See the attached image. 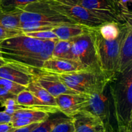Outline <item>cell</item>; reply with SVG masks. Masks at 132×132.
I'll list each match as a JSON object with an SVG mask.
<instances>
[{"label":"cell","instance_id":"26","mask_svg":"<svg viewBox=\"0 0 132 132\" xmlns=\"http://www.w3.org/2000/svg\"><path fill=\"white\" fill-rule=\"evenodd\" d=\"M24 35L29 36L30 38H37L41 40H56L57 39L55 34L51 31H37V32H23Z\"/></svg>","mask_w":132,"mask_h":132},{"label":"cell","instance_id":"3","mask_svg":"<svg viewBox=\"0 0 132 132\" xmlns=\"http://www.w3.org/2000/svg\"><path fill=\"white\" fill-rule=\"evenodd\" d=\"M132 23L124 22L121 24V33L117 38L112 41H107L102 38L97 28H91L96 49L98 62L101 70L106 75L117 76L119 60V54L122 40Z\"/></svg>","mask_w":132,"mask_h":132},{"label":"cell","instance_id":"21","mask_svg":"<svg viewBox=\"0 0 132 132\" xmlns=\"http://www.w3.org/2000/svg\"><path fill=\"white\" fill-rule=\"evenodd\" d=\"M17 102L21 106H27V107H34V106H48L35 95H34L31 92H30L26 88L22 91L15 97Z\"/></svg>","mask_w":132,"mask_h":132},{"label":"cell","instance_id":"8","mask_svg":"<svg viewBox=\"0 0 132 132\" xmlns=\"http://www.w3.org/2000/svg\"><path fill=\"white\" fill-rule=\"evenodd\" d=\"M35 72L34 69L22 63L8 61L0 67V78L23 85L27 87L33 80Z\"/></svg>","mask_w":132,"mask_h":132},{"label":"cell","instance_id":"27","mask_svg":"<svg viewBox=\"0 0 132 132\" xmlns=\"http://www.w3.org/2000/svg\"><path fill=\"white\" fill-rule=\"evenodd\" d=\"M23 34V32L21 30L11 29L0 27V42L10 38Z\"/></svg>","mask_w":132,"mask_h":132},{"label":"cell","instance_id":"14","mask_svg":"<svg viewBox=\"0 0 132 132\" xmlns=\"http://www.w3.org/2000/svg\"><path fill=\"white\" fill-rule=\"evenodd\" d=\"M85 69L79 63L72 60L51 57L43 63L39 71L55 74L67 73Z\"/></svg>","mask_w":132,"mask_h":132},{"label":"cell","instance_id":"32","mask_svg":"<svg viewBox=\"0 0 132 132\" xmlns=\"http://www.w3.org/2000/svg\"><path fill=\"white\" fill-rule=\"evenodd\" d=\"M56 1H62V2H67L72 4H78V0H56Z\"/></svg>","mask_w":132,"mask_h":132},{"label":"cell","instance_id":"23","mask_svg":"<svg viewBox=\"0 0 132 132\" xmlns=\"http://www.w3.org/2000/svg\"><path fill=\"white\" fill-rule=\"evenodd\" d=\"M66 117H55L54 119H48L42 122L39 123L35 128H34L30 132H50L54 126L57 123L65 119Z\"/></svg>","mask_w":132,"mask_h":132},{"label":"cell","instance_id":"12","mask_svg":"<svg viewBox=\"0 0 132 132\" xmlns=\"http://www.w3.org/2000/svg\"><path fill=\"white\" fill-rule=\"evenodd\" d=\"M55 100L59 111L72 118L83 110L88 101V95L82 93L62 94L55 97Z\"/></svg>","mask_w":132,"mask_h":132},{"label":"cell","instance_id":"29","mask_svg":"<svg viewBox=\"0 0 132 132\" xmlns=\"http://www.w3.org/2000/svg\"><path fill=\"white\" fill-rule=\"evenodd\" d=\"M15 129L10 123L0 124V132H12Z\"/></svg>","mask_w":132,"mask_h":132},{"label":"cell","instance_id":"28","mask_svg":"<svg viewBox=\"0 0 132 132\" xmlns=\"http://www.w3.org/2000/svg\"><path fill=\"white\" fill-rule=\"evenodd\" d=\"M41 122L34 123V124H30V125L27 126L21 127V128H15L12 132H30L34 128H36L37 125Z\"/></svg>","mask_w":132,"mask_h":132},{"label":"cell","instance_id":"25","mask_svg":"<svg viewBox=\"0 0 132 132\" xmlns=\"http://www.w3.org/2000/svg\"><path fill=\"white\" fill-rule=\"evenodd\" d=\"M50 132H75L72 119L67 117L54 126Z\"/></svg>","mask_w":132,"mask_h":132},{"label":"cell","instance_id":"30","mask_svg":"<svg viewBox=\"0 0 132 132\" xmlns=\"http://www.w3.org/2000/svg\"><path fill=\"white\" fill-rule=\"evenodd\" d=\"M12 121V116L8 115L5 111H0V124L3 123H10Z\"/></svg>","mask_w":132,"mask_h":132},{"label":"cell","instance_id":"17","mask_svg":"<svg viewBox=\"0 0 132 132\" xmlns=\"http://www.w3.org/2000/svg\"><path fill=\"white\" fill-rule=\"evenodd\" d=\"M21 10L15 11H5L0 6V27L11 29L20 30L19 14Z\"/></svg>","mask_w":132,"mask_h":132},{"label":"cell","instance_id":"2","mask_svg":"<svg viewBox=\"0 0 132 132\" xmlns=\"http://www.w3.org/2000/svg\"><path fill=\"white\" fill-rule=\"evenodd\" d=\"M56 75L68 88L87 95L104 91L117 78L106 75L101 70L94 69H82Z\"/></svg>","mask_w":132,"mask_h":132},{"label":"cell","instance_id":"16","mask_svg":"<svg viewBox=\"0 0 132 132\" xmlns=\"http://www.w3.org/2000/svg\"><path fill=\"white\" fill-rule=\"evenodd\" d=\"M131 66H132V26L129 27L122 40L120 50L117 73H122Z\"/></svg>","mask_w":132,"mask_h":132},{"label":"cell","instance_id":"1","mask_svg":"<svg viewBox=\"0 0 132 132\" xmlns=\"http://www.w3.org/2000/svg\"><path fill=\"white\" fill-rule=\"evenodd\" d=\"M117 125L131 129L132 66L109 84Z\"/></svg>","mask_w":132,"mask_h":132},{"label":"cell","instance_id":"31","mask_svg":"<svg viewBox=\"0 0 132 132\" xmlns=\"http://www.w3.org/2000/svg\"><path fill=\"white\" fill-rule=\"evenodd\" d=\"M118 132H131V129L124 126H118Z\"/></svg>","mask_w":132,"mask_h":132},{"label":"cell","instance_id":"18","mask_svg":"<svg viewBox=\"0 0 132 132\" xmlns=\"http://www.w3.org/2000/svg\"><path fill=\"white\" fill-rule=\"evenodd\" d=\"M27 89L46 105L57 107L55 98L34 80L28 84Z\"/></svg>","mask_w":132,"mask_h":132},{"label":"cell","instance_id":"5","mask_svg":"<svg viewBox=\"0 0 132 132\" xmlns=\"http://www.w3.org/2000/svg\"><path fill=\"white\" fill-rule=\"evenodd\" d=\"M70 41L73 60L79 63L85 69L101 70L91 29Z\"/></svg>","mask_w":132,"mask_h":132},{"label":"cell","instance_id":"7","mask_svg":"<svg viewBox=\"0 0 132 132\" xmlns=\"http://www.w3.org/2000/svg\"><path fill=\"white\" fill-rule=\"evenodd\" d=\"M78 4L106 22H125L117 0H78Z\"/></svg>","mask_w":132,"mask_h":132},{"label":"cell","instance_id":"9","mask_svg":"<svg viewBox=\"0 0 132 132\" xmlns=\"http://www.w3.org/2000/svg\"><path fill=\"white\" fill-rule=\"evenodd\" d=\"M105 91L106 90L88 95V103L82 111H88L101 120L106 130L113 131L110 123V102Z\"/></svg>","mask_w":132,"mask_h":132},{"label":"cell","instance_id":"10","mask_svg":"<svg viewBox=\"0 0 132 132\" xmlns=\"http://www.w3.org/2000/svg\"><path fill=\"white\" fill-rule=\"evenodd\" d=\"M57 40L58 39L45 40L43 48L38 53H30L21 55L10 56L5 59L8 61H13L22 63L34 69H40L44 62L52 57L54 45Z\"/></svg>","mask_w":132,"mask_h":132},{"label":"cell","instance_id":"34","mask_svg":"<svg viewBox=\"0 0 132 132\" xmlns=\"http://www.w3.org/2000/svg\"><path fill=\"white\" fill-rule=\"evenodd\" d=\"M105 132H115L113 131H108V130H106Z\"/></svg>","mask_w":132,"mask_h":132},{"label":"cell","instance_id":"20","mask_svg":"<svg viewBox=\"0 0 132 132\" xmlns=\"http://www.w3.org/2000/svg\"><path fill=\"white\" fill-rule=\"evenodd\" d=\"M72 41L57 40L54 45L52 57L73 60L72 53Z\"/></svg>","mask_w":132,"mask_h":132},{"label":"cell","instance_id":"24","mask_svg":"<svg viewBox=\"0 0 132 132\" xmlns=\"http://www.w3.org/2000/svg\"><path fill=\"white\" fill-rule=\"evenodd\" d=\"M1 106L5 108L4 111L11 116L17 110L26 109L28 107L27 106H21V105L18 104L16 100H15V98H7L5 101H3L2 103H1Z\"/></svg>","mask_w":132,"mask_h":132},{"label":"cell","instance_id":"4","mask_svg":"<svg viewBox=\"0 0 132 132\" xmlns=\"http://www.w3.org/2000/svg\"><path fill=\"white\" fill-rule=\"evenodd\" d=\"M49 9L67 17L77 24L94 28L99 27L105 21L101 19L90 10L79 4H72L56 0H41Z\"/></svg>","mask_w":132,"mask_h":132},{"label":"cell","instance_id":"22","mask_svg":"<svg viewBox=\"0 0 132 132\" xmlns=\"http://www.w3.org/2000/svg\"><path fill=\"white\" fill-rule=\"evenodd\" d=\"M41 0H0V6L5 11L22 10L28 5Z\"/></svg>","mask_w":132,"mask_h":132},{"label":"cell","instance_id":"13","mask_svg":"<svg viewBox=\"0 0 132 132\" xmlns=\"http://www.w3.org/2000/svg\"><path fill=\"white\" fill-rule=\"evenodd\" d=\"M75 132H105L101 120L88 111H81L72 117Z\"/></svg>","mask_w":132,"mask_h":132},{"label":"cell","instance_id":"6","mask_svg":"<svg viewBox=\"0 0 132 132\" xmlns=\"http://www.w3.org/2000/svg\"><path fill=\"white\" fill-rule=\"evenodd\" d=\"M45 40L30 38L24 34L0 42V54L4 58L30 53H38L43 49Z\"/></svg>","mask_w":132,"mask_h":132},{"label":"cell","instance_id":"15","mask_svg":"<svg viewBox=\"0 0 132 132\" xmlns=\"http://www.w3.org/2000/svg\"><path fill=\"white\" fill-rule=\"evenodd\" d=\"M91 28L77 23H68L57 26L51 30L58 40H72L90 32Z\"/></svg>","mask_w":132,"mask_h":132},{"label":"cell","instance_id":"33","mask_svg":"<svg viewBox=\"0 0 132 132\" xmlns=\"http://www.w3.org/2000/svg\"><path fill=\"white\" fill-rule=\"evenodd\" d=\"M6 62H7V60H5V58L1 56V54H0V67H1V65H3L5 64Z\"/></svg>","mask_w":132,"mask_h":132},{"label":"cell","instance_id":"19","mask_svg":"<svg viewBox=\"0 0 132 132\" xmlns=\"http://www.w3.org/2000/svg\"><path fill=\"white\" fill-rule=\"evenodd\" d=\"M121 24L122 23L114 21L106 22L97 27V29L103 39L107 41H112L116 40L119 36Z\"/></svg>","mask_w":132,"mask_h":132},{"label":"cell","instance_id":"11","mask_svg":"<svg viewBox=\"0 0 132 132\" xmlns=\"http://www.w3.org/2000/svg\"><path fill=\"white\" fill-rule=\"evenodd\" d=\"M33 80L42 87L46 89L52 96L55 98L62 94H77V92L66 86L57 75L52 72L34 69Z\"/></svg>","mask_w":132,"mask_h":132}]
</instances>
